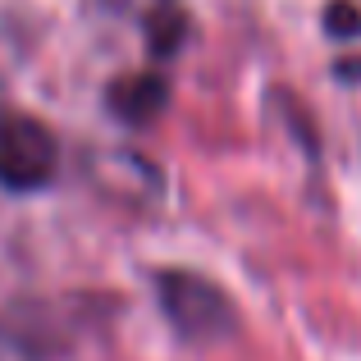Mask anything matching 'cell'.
<instances>
[{
	"instance_id": "6da1fadb",
	"label": "cell",
	"mask_w": 361,
	"mask_h": 361,
	"mask_svg": "<svg viewBox=\"0 0 361 361\" xmlns=\"http://www.w3.org/2000/svg\"><path fill=\"white\" fill-rule=\"evenodd\" d=\"M151 288H156L160 316L174 325V334L183 343H224L238 334V307L215 279L197 270H151Z\"/></svg>"
},
{
	"instance_id": "7a4b0ae2",
	"label": "cell",
	"mask_w": 361,
	"mask_h": 361,
	"mask_svg": "<svg viewBox=\"0 0 361 361\" xmlns=\"http://www.w3.org/2000/svg\"><path fill=\"white\" fill-rule=\"evenodd\" d=\"M60 174V137L32 115H0V192H42Z\"/></svg>"
},
{
	"instance_id": "3957f363",
	"label": "cell",
	"mask_w": 361,
	"mask_h": 361,
	"mask_svg": "<svg viewBox=\"0 0 361 361\" xmlns=\"http://www.w3.org/2000/svg\"><path fill=\"white\" fill-rule=\"evenodd\" d=\"M87 174H92V183H97L106 197H119V202H133V206L156 202L160 183H165V174H160L156 160H147L142 151H128V147L92 156Z\"/></svg>"
},
{
	"instance_id": "277c9868",
	"label": "cell",
	"mask_w": 361,
	"mask_h": 361,
	"mask_svg": "<svg viewBox=\"0 0 361 361\" xmlns=\"http://www.w3.org/2000/svg\"><path fill=\"white\" fill-rule=\"evenodd\" d=\"M169 97H174V87H169L165 73L142 69V73H123V78L110 82L106 87V110L119 123H128V128H147V123H156L169 110Z\"/></svg>"
},
{
	"instance_id": "5b68a950",
	"label": "cell",
	"mask_w": 361,
	"mask_h": 361,
	"mask_svg": "<svg viewBox=\"0 0 361 361\" xmlns=\"http://www.w3.org/2000/svg\"><path fill=\"white\" fill-rule=\"evenodd\" d=\"M142 23H147V51L156 55V60H169V55L183 51V42H188V14L178 5L156 9V14L142 18Z\"/></svg>"
},
{
	"instance_id": "8992f818",
	"label": "cell",
	"mask_w": 361,
	"mask_h": 361,
	"mask_svg": "<svg viewBox=\"0 0 361 361\" xmlns=\"http://www.w3.org/2000/svg\"><path fill=\"white\" fill-rule=\"evenodd\" d=\"M325 32L334 37V42L361 37V9H353L348 0H329V9H325Z\"/></svg>"
},
{
	"instance_id": "52a82bcc",
	"label": "cell",
	"mask_w": 361,
	"mask_h": 361,
	"mask_svg": "<svg viewBox=\"0 0 361 361\" xmlns=\"http://www.w3.org/2000/svg\"><path fill=\"white\" fill-rule=\"evenodd\" d=\"M0 361H42V357H37L32 338L18 334L14 325H5V320H0Z\"/></svg>"
},
{
	"instance_id": "ba28073f",
	"label": "cell",
	"mask_w": 361,
	"mask_h": 361,
	"mask_svg": "<svg viewBox=\"0 0 361 361\" xmlns=\"http://www.w3.org/2000/svg\"><path fill=\"white\" fill-rule=\"evenodd\" d=\"M106 9H119V14H137V18H151L156 9H169L174 0H101Z\"/></svg>"
}]
</instances>
